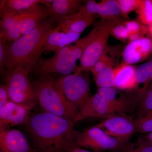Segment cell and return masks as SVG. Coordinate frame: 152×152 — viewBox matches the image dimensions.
I'll return each instance as SVG.
<instances>
[{"label": "cell", "instance_id": "obj_21", "mask_svg": "<svg viewBox=\"0 0 152 152\" xmlns=\"http://www.w3.org/2000/svg\"><path fill=\"white\" fill-rule=\"evenodd\" d=\"M0 38L14 42L23 35L14 17L2 19L0 21Z\"/></svg>", "mask_w": 152, "mask_h": 152}, {"label": "cell", "instance_id": "obj_31", "mask_svg": "<svg viewBox=\"0 0 152 152\" xmlns=\"http://www.w3.org/2000/svg\"><path fill=\"white\" fill-rule=\"evenodd\" d=\"M113 59L107 56L105 52L100 60L95 64L91 72L94 77L106 68L108 67H113Z\"/></svg>", "mask_w": 152, "mask_h": 152}, {"label": "cell", "instance_id": "obj_28", "mask_svg": "<svg viewBox=\"0 0 152 152\" xmlns=\"http://www.w3.org/2000/svg\"><path fill=\"white\" fill-rule=\"evenodd\" d=\"M152 110V85L138 106L137 117L142 116L149 111Z\"/></svg>", "mask_w": 152, "mask_h": 152}, {"label": "cell", "instance_id": "obj_5", "mask_svg": "<svg viewBox=\"0 0 152 152\" xmlns=\"http://www.w3.org/2000/svg\"><path fill=\"white\" fill-rule=\"evenodd\" d=\"M118 24L119 22L117 18L105 19H102L97 25L96 36L84 52L75 74L91 71L95 64L105 53L112 30Z\"/></svg>", "mask_w": 152, "mask_h": 152}, {"label": "cell", "instance_id": "obj_12", "mask_svg": "<svg viewBox=\"0 0 152 152\" xmlns=\"http://www.w3.org/2000/svg\"><path fill=\"white\" fill-rule=\"evenodd\" d=\"M42 4H36L27 10L18 13L13 17L23 35L32 31L49 16L46 7Z\"/></svg>", "mask_w": 152, "mask_h": 152}, {"label": "cell", "instance_id": "obj_29", "mask_svg": "<svg viewBox=\"0 0 152 152\" xmlns=\"http://www.w3.org/2000/svg\"><path fill=\"white\" fill-rule=\"evenodd\" d=\"M140 0H118L121 12L124 17L127 18L130 12L137 10L141 3Z\"/></svg>", "mask_w": 152, "mask_h": 152}, {"label": "cell", "instance_id": "obj_39", "mask_svg": "<svg viewBox=\"0 0 152 152\" xmlns=\"http://www.w3.org/2000/svg\"><path fill=\"white\" fill-rule=\"evenodd\" d=\"M148 31L150 36L152 38V24L148 26Z\"/></svg>", "mask_w": 152, "mask_h": 152}, {"label": "cell", "instance_id": "obj_35", "mask_svg": "<svg viewBox=\"0 0 152 152\" xmlns=\"http://www.w3.org/2000/svg\"><path fill=\"white\" fill-rule=\"evenodd\" d=\"M63 148L66 152H91L66 140L63 142Z\"/></svg>", "mask_w": 152, "mask_h": 152}, {"label": "cell", "instance_id": "obj_17", "mask_svg": "<svg viewBox=\"0 0 152 152\" xmlns=\"http://www.w3.org/2000/svg\"><path fill=\"white\" fill-rule=\"evenodd\" d=\"M83 1L78 0H53L50 7L47 8L49 16L55 23L63 18L75 15L80 10Z\"/></svg>", "mask_w": 152, "mask_h": 152}, {"label": "cell", "instance_id": "obj_36", "mask_svg": "<svg viewBox=\"0 0 152 152\" xmlns=\"http://www.w3.org/2000/svg\"><path fill=\"white\" fill-rule=\"evenodd\" d=\"M10 100L8 93L5 85H0V108L4 105Z\"/></svg>", "mask_w": 152, "mask_h": 152}, {"label": "cell", "instance_id": "obj_9", "mask_svg": "<svg viewBox=\"0 0 152 152\" xmlns=\"http://www.w3.org/2000/svg\"><path fill=\"white\" fill-rule=\"evenodd\" d=\"M96 126L123 143L129 142L136 133L134 119L130 115L114 116L105 119Z\"/></svg>", "mask_w": 152, "mask_h": 152}, {"label": "cell", "instance_id": "obj_40", "mask_svg": "<svg viewBox=\"0 0 152 152\" xmlns=\"http://www.w3.org/2000/svg\"><path fill=\"white\" fill-rule=\"evenodd\" d=\"M151 2L152 3V0H151Z\"/></svg>", "mask_w": 152, "mask_h": 152}, {"label": "cell", "instance_id": "obj_2", "mask_svg": "<svg viewBox=\"0 0 152 152\" xmlns=\"http://www.w3.org/2000/svg\"><path fill=\"white\" fill-rule=\"evenodd\" d=\"M54 23L50 18L45 19L32 31L11 44L6 57L5 76L20 66L30 72L35 70Z\"/></svg>", "mask_w": 152, "mask_h": 152}, {"label": "cell", "instance_id": "obj_24", "mask_svg": "<svg viewBox=\"0 0 152 152\" xmlns=\"http://www.w3.org/2000/svg\"><path fill=\"white\" fill-rule=\"evenodd\" d=\"M96 84L99 88L115 87V73L113 67H108L94 77Z\"/></svg>", "mask_w": 152, "mask_h": 152}, {"label": "cell", "instance_id": "obj_7", "mask_svg": "<svg viewBox=\"0 0 152 152\" xmlns=\"http://www.w3.org/2000/svg\"><path fill=\"white\" fill-rule=\"evenodd\" d=\"M90 84L88 72L67 75L57 80L59 88L68 102L78 111L91 97Z\"/></svg>", "mask_w": 152, "mask_h": 152}, {"label": "cell", "instance_id": "obj_16", "mask_svg": "<svg viewBox=\"0 0 152 152\" xmlns=\"http://www.w3.org/2000/svg\"><path fill=\"white\" fill-rule=\"evenodd\" d=\"M152 53V40L142 37L128 44L123 51V58L126 64H136L144 61Z\"/></svg>", "mask_w": 152, "mask_h": 152}, {"label": "cell", "instance_id": "obj_19", "mask_svg": "<svg viewBox=\"0 0 152 152\" xmlns=\"http://www.w3.org/2000/svg\"><path fill=\"white\" fill-rule=\"evenodd\" d=\"M137 69L135 67L125 63L114 68V88L118 90H132L135 86Z\"/></svg>", "mask_w": 152, "mask_h": 152}, {"label": "cell", "instance_id": "obj_6", "mask_svg": "<svg viewBox=\"0 0 152 152\" xmlns=\"http://www.w3.org/2000/svg\"><path fill=\"white\" fill-rule=\"evenodd\" d=\"M29 72L23 67L16 68L5 76V86L10 100L31 110L38 102L32 84L28 78Z\"/></svg>", "mask_w": 152, "mask_h": 152}, {"label": "cell", "instance_id": "obj_38", "mask_svg": "<svg viewBox=\"0 0 152 152\" xmlns=\"http://www.w3.org/2000/svg\"><path fill=\"white\" fill-rule=\"evenodd\" d=\"M144 139H145L147 141L152 144V132L148 134H146L145 135L142 136Z\"/></svg>", "mask_w": 152, "mask_h": 152}, {"label": "cell", "instance_id": "obj_1", "mask_svg": "<svg viewBox=\"0 0 152 152\" xmlns=\"http://www.w3.org/2000/svg\"><path fill=\"white\" fill-rule=\"evenodd\" d=\"M75 122L42 112L30 115L25 123L26 129L37 152H66L63 142L74 143L80 132L74 128Z\"/></svg>", "mask_w": 152, "mask_h": 152}, {"label": "cell", "instance_id": "obj_13", "mask_svg": "<svg viewBox=\"0 0 152 152\" xmlns=\"http://www.w3.org/2000/svg\"><path fill=\"white\" fill-rule=\"evenodd\" d=\"M31 110L9 100L0 108V129L25 124L29 117Z\"/></svg>", "mask_w": 152, "mask_h": 152}, {"label": "cell", "instance_id": "obj_32", "mask_svg": "<svg viewBox=\"0 0 152 152\" xmlns=\"http://www.w3.org/2000/svg\"><path fill=\"white\" fill-rule=\"evenodd\" d=\"M123 24L127 29L130 34H137L142 36L148 31V28L137 22L131 21Z\"/></svg>", "mask_w": 152, "mask_h": 152}, {"label": "cell", "instance_id": "obj_23", "mask_svg": "<svg viewBox=\"0 0 152 152\" xmlns=\"http://www.w3.org/2000/svg\"><path fill=\"white\" fill-rule=\"evenodd\" d=\"M109 152H152V144L141 137L135 142H128Z\"/></svg>", "mask_w": 152, "mask_h": 152}, {"label": "cell", "instance_id": "obj_22", "mask_svg": "<svg viewBox=\"0 0 152 152\" xmlns=\"http://www.w3.org/2000/svg\"><path fill=\"white\" fill-rule=\"evenodd\" d=\"M83 6L77 14L76 19L70 26L67 32H75L81 34L86 28L88 27L94 21L96 18L95 15L87 12L84 8Z\"/></svg>", "mask_w": 152, "mask_h": 152}, {"label": "cell", "instance_id": "obj_3", "mask_svg": "<svg viewBox=\"0 0 152 152\" xmlns=\"http://www.w3.org/2000/svg\"><path fill=\"white\" fill-rule=\"evenodd\" d=\"M38 104L44 112L73 121H78V111L66 99L50 75H39L32 83Z\"/></svg>", "mask_w": 152, "mask_h": 152}, {"label": "cell", "instance_id": "obj_20", "mask_svg": "<svg viewBox=\"0 0 152 152\" xmlns=\"http://www.w3.org/2000/svg\"><path fill=\"white\" fill-rule=\"evenodd\" d=\"M53 0H7L1 1V17L2 19L13 17L18 13L30 8L37 4L48 5Z\"/></svg>", "mask_w": 152, "mask_h": 152}, {"label": "cell", "instance_id": "obj_14", "mask_svg": "<svg viewBox=\"0 0 152 152\" xmlns=\"http://www.w3.org/2000/svg\"><path fill=\"white\" fill-rule=\"evenodd\" d=\"M152 85V59L137 68L136 84L130 96L138 106Z\"/></svg>", "mask_w": 152, "mask_h": 152}, {"label": "cell", "instance_id": "obj_10", "mask_svg": "<svg viewBox=\"0 0 152 152\" xmlns=\"http://www.w3.org/2000/svg\"><path fill=\"white\" fill-rule=\"evenodd\" d=\"M79 121L88 118H108L121 115L105 99L98 93L92 96L87 103L79 111Z\"/></svg>", "mask_w": 152, "mask_h": 152}, {"label": "cell", "instance_id": "obj_33", "mask_svg": "<svg viewBox=\"0 0 152 152\" xmlns=\"http://www.w3.org/2000/svg\"><path fill=\"white\" fill-rule=\"evenodd\" d=\"M80 35L81 34L77 33L67 32L66 33L60 42L57 52L58 51L65 47L68 46L69 45L72 43L74 42H75L77 41L78 40Z\"/></svg>", "mask_w": 152, "mask_h": 152}, {"label": "cell", "instance_id": "obj_4", "mask_svg": "<svg viewBox=\"0 0 152 152\" xmlns=\"http://www.w3.org/2000/svg\"><path fill=\"white\" fill-rule=\"evenodd\" d=\"M94 28L86 36L76 42L74 46H66L56 52L48 59H42L35 70L39 75H50L57 73L67 75L75 72L78 66L76 62L83 54L87 47L94 38L97 31Z\"/></svg>", "mask_w": 152, "mask_h": 152}, {"label": "cell", "instance_id": "obj_34", "mask_svg": "<svg viewBox=\"0 0 152 152\" xmlns=\"http://www.w3.org/2000/svg\"><path fill=\"white\" fill-rule=\"evenodd\" d=\"M111 34L117 39L121 40L129 38L130 35L127 29L123 24H118L115 26L112 30Z\"/></svg>", "mask_w": 152, "mask_h": 152}, {"label": "cell", "instance_id": "obj_15", "mask_svg": "<svg viewBox=\"0 0 152 152\" xmlns=\"http://www.w3.org/2000/svg\"><path fill=\"white\" fill-rule=\"evenodd\" d=\"M97 93L103 97L121 115H128L137 106L129 95L121 93L114 87L99 88Z\"/></svg>", "mask_w": 152, "mask_h": 152}, {"label": "cell", "instance_id": "obj_8", "mask_svg": "<svg viewBox=\"0 0 152 152\" xmlns=\"http://www.w3.org/2000/svg\"><path fill=\"white\" fill-rule=\"evenodd\" d=\"M73 143L94 152L110 151L125 144L107 134L96 126L87 128L80 132Z\"/></svg>", "mask_w": 152, "mask_h": 152}, {"label": "cell", "instance_id": "obj_11", "mask_svg": "<svg viewBox=\"0 0 152 152\" xmlns=\"http://www.w3.org/2000/svg\"><path fill=\"white\" fill-rule=\"evenodd\" d=\"M0 152H37L20 131L0 129Z\"/></svg>", "mask_w": 152, "mask_h": 152}, {"label": "cell", "instance_id": "obj_37", "mask_svg": "<svg viewBox=\"0 0 152 152\" xmlns=\"http://www.w3.org/2000/svg\"><path fill=\"white\" fill-rule=\"evenodd\" d=\"M142 37H143L139 34H133L130 35L129 39L130 42H132L138 40L140 38Z\"/></svg>", "mask_w": 152, "mask_h": 152}, {"label": "cell", "instance_id": "obj_18", "mask_svg": "<svg viewBox=\"0 0 152 152\" xmlns=\"http://www.w3.org/2000/svg\"><path fill=\"white\" fill-rule=\"evenodd\" d=\"M83 7L87 12L93 15L97 14L103 19L117 18V16L121 13L118 4L114 0H106L100 3L87 1Z\"/></svg>", "mask_w": 152, "mask_h": 152}, {"label": "cell", "instance_id": "obj_26", "mask_svg": "<svg viewBox=\"0 0 152 152\" xmlns=\"http://www.w3.org/2000/svg\"><path fill=\"white\" fill-rule=\"evenodd\" d=\"M138 18L142 23L149 26L152 24V3L149 0H142L137 9Z\"/></svg>", "mask_w": 152, "mask_h": 152}, {"label": "cell", "instance_id": "obj_30", "mask_svg": "<svg viewBox=\"0 0 152 152\" xmlns=\"http://www.w3.org/2000/svg\"><path fill=\"white\" fill-rule=\"evenodd\" d=\"M4 38H0V71L1 73L5 75L6 59L9 47L12 42Z\"/></svg>", "mask_w": 152, "mask_h": 152}, {"label": "cell", "instance_id": "obj_25", "mask_svg": "<svg viewBox=\"0 0 152 152\" xmlns=\"http://www.w3.org/2000/svg\"><path fill=\"white\" fill-rule=\"evenodd\" d=\"M65 35V33L61 31L58 26L53 29L47 38L44 46V51L46 50L56 53L58 48L60 42Z\"/></svg>", "mask_w": 152, "mask_h": 152}, {"label": "cell", "instance_id": "obj_27", "mask_svg": "<svg viewBox=\"0 0 152 152\" xmlns=\"http://www.w3.org/2000/svg\"><path fill=\"white\" fill-rule=\"evenodd\" d=\"M136 133L148 134L152 132V110L142 116L134 119Z\"/></svg>", "mask_w": 152, "mask_h": 152}]
</instances>
